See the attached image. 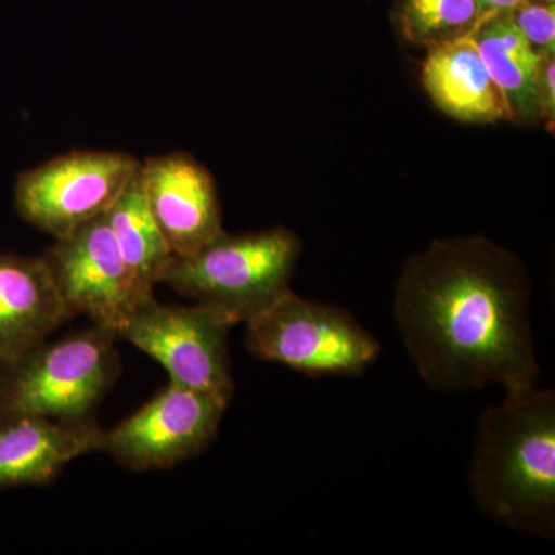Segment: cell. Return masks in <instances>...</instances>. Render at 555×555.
<instances>
[{
    "instance_id": "obj_1",
    "label": "cell",
    "mask_w": 555,
    "mask_h": 555,
    "mask_svg": "<svg viewBox=\"0 0 555 555\" xmlns=\"http://www.w3.org/2000/svg\"><path fill=\"white\" fill-rule=\"evenodd\" d=\"M525 262L485 236L436 240L404 262L393 318L420 377L441 392L540 378Z\"/></svg>"
},
{
    "instance_id": "obj_2",
    "label": "cell",
    "mask_w": 555,
    "mask_h": 555,
    "mask_svg": "<svg viewBox=\"0 0 555 555\" xmlns=\"http://www.w3.org/2000/svg\"><path fill=\"white\" fill-rule=\"evenodd\" d=\"M469 486L481 513L520 534L555 537V392L506 393L478 420Z\"/></svg>"
},
{
    "instance_id": "obj_3",
    "label": "cell",
    "mask_w": 555,
    "mask_h": 555,
    "mask_svg": "<svg viewBox=\"0 0 555 555\" xmlns=\"http://www.w3.org/2000/svg\"><path fill=\"white\" fill-rule=\"evenodd\" d=\"M302 243L286 228L229 235L189 257H173L163 283L201 305L218 309L230 323H247L291 291Z\"/></svg>"
},
{
    "instance_id": "obj_4",
    "label": "cell",
    "mask_w": 555,
    "mask_h": 555,
    "mask_svg": "<svg viewBox=\"0 0 555 555\" xmlns=\"http://www.w3.org/2000/svg\"><path fill=\"white\" fill-rule=\"evenodd\" d=\"M112 328L94 326L36 347L16 366L0 369V422L14 416L90 418L119 372Z\"/></svg>"
},
{
    "instance_id": "obj_5",
    "label": "cell",
    "mask_w": 555,
    "mask_h": 555,
    "mask_svg": "<svg viewBox=\"0 0 555 555\" xmlns=\"http://www.w3.org/2000/svg\"><path fill=\"white\" fill-rule=\"evenodd\" d=\"M251 356L309 375L356 377L382 353L352 313L288 291L246 323Z\"/></svg>"
},
{
    "instance_id": "obj_6",
    "label": "cell",
    "mask_w": 555,
    "mask_h": 555,
    "mask_svg": "<svg viewBox=\"0 0 555 555\" xmlns=\"http://www.w3.org/2000/svg\"><path fill=\"white\" fill-rule=\"evenodd\" d=\"M233 324L211 306L141 299L118 331L169 372L170 383L230 401L235 390L228 337Z\"/></svg>"
},
{
    "instance_id": "obj_7",
    "label": "cell",
    "mask_w": 555,
    "mask_h": 555,
    "mask_svg": "<svg viewBox=\"0 0 555 555\" xmlns=\"http://www.w3.org/2000/svg\"><path fill=\"white\" fill-rule=\"evenodd\" d=\"M141 160L113 150H73L20 173L14 206L54 240L107 214L137 177Z\"/></svg>"
},
{
    "instance_id": "obj_8",
    "label": "cell",
    "mask_w": 555,
    "mask_h": 555,
    "mask_svg": "<svg viewBox=\"0 0 555 555\" xmlns=\"http://www.w3.org/2000/svg\"><path fill=\"white\" fill-rule=\"evenodd\" d=\"M229 404L215 393L170 383L129 418L105 430L102 452L134 473L170 469L208 448Z\"/></svg>"
},
{
    "instance_id": "obj_9",
    "label": "cell",
    "mask_w": 555,
    "mask_h": 555,
    "mask_svg": "<svg viewBox=\"0 0 555 555\" xmlns=\"http://www.w3.org/2000/svg\"><path fill=\"white\" fill-rule=\"evenodd\" d=\"M73 317H89L94 326L118 331L145 294L124 261L107 215L91 219L54 240L42 255Z\"/></svg>"
},
{
    "instance_id": "obj_10",
    "label": "cell",
    "mask_w": 555,
    "mask_h": 555,
    "mask_svg": "<svg viewBox=\"0 0 555 555\" xmlns=\"http://www.w3.org/2000/svg\"><path fill=\"white\" fill-rule=\"evenodd\" d=\"M139 179L173 257L196 254L225 232L214 175L190 153L141 160Z\"/></svg>"
},
{
    "instance_id": "obj_11",
    "label": "cell",
    "mask_w": 555,
    "mask_h": 555,
    "mask_svg": "<svg viewBox=\"0 0 555 555\" xmlns=\"http://www.w3.org/2000/svg\"><path fill=\"white\" fill-rule=\"evenodd\" d=\"M105 430L91 418L14 416L0 422V489L49 485L72 460L102 451Z\"/></svg>"
},
{
    "instance_id": "obj_12",
    "label": "cell",
    "mask_w": 555,
    "mask_h": 555,
    "mask_svg": "<svg viewBox=\"0 0 555 555\" xmlns=\"http://www.w3.org/2000/svg\"><path fill=\"white\" fill-rule=\"evenodd\" d=\"M69 318L42 257L0 251V369L16 366Z\"/></svg>"
},
{
    "instance_id": "obj_13",
    "label": "cell",
    "mask_w": 555,
    "mask_h": 555,
    "mask_svg": "<svg viewBox=\"0 0 555 555\" xmlns=\"http://www.w3.org/2000/svg\"><path fill=\"white\" fill-rule=\"evenodd\" d=\"M423 87L449 118L463 124L506 122L502 94L486 68L473 35L426 50Z\"/></svg>"
},
{
    "instance_id": "obj_14",
    "label": "cell",
    "mask_w": 555,
    "mask_h": 555,
    "mask_svg": "<svg viewBox=\"0 0 555 555\" xmlns=\"http://www.w3.org/2000/svg\"><path fill=\"white\" fill-rule=\"evenodd\" d=\"M489 75L502 94L507 122L525 129L542 124L537 78L543 57L528 46L509 13L488 14L474 31Z\"/></svg>"
},
{
    "instance_id": "obj_15",
    "label": "cell",
    "mask_w": 555,
    "mask_h": 555,
    "mask_svg": "<svg viewBox=\"0 0 555 555\" xmlns=\"http://www.w3.org/2000/svg\"><path fill=\"white\" fill-rule=\"evenodd\" d=\"M105 215L138 286L153 294L156 284L163 283L173 254L150 211L139 171Z\"/></svg>"
},
{
    "instance_id": "obj_16",
    "label": "cell",
    "mask_w": 555,
    "mask_h": 555,
    "mask_svg": "<svg viewBox=\"0 0 555 555\" xmlns=\"http://www.w3.org/2000/svg\"><path fill=\"white\" fill-rule=\"evenodd\" d=\"M486 16L478 0H397L392 11L400 38L425 50L473 35Z\"/></svg>"
},
{
    "instance_id": "obj_17",
    "label": "cell",
    "mask_w": 555,
    "mask_h": 555,
    "mask_svg": "<svg viewBox=\"0 0 555 555\" xmlns=\"http://www.w3.org/2000/svg\"><path fill=\"white\" fill-rule=\"evenodd\" d=\"M514 24L540 56H555V3L525 0L511 11Z\"/></svg>"
},
{
    "instance_id": "obj_18",
    "label": "cell",
    "mask_w": 555,
    "mask_h": 555,
    "mask_svg": "<svg viewBox=\"0 0 555 555\" xmlns=\"http://www.w3.org/2000/svg\"><path fill=\"white\" fill-rule=\"evenodd\" d=\"M537 96H539L540 115L547 130L555 124V56H545L540 62L537 78Z\"/></svg>"
},
{
    "instance_id": "obj_19",
    "label": "cell",
    "mask_w": 555,
    "mask_h": 555,
    "mask_svg": "<svg viewBox=\"0 0 555 555\" xmlns=\"http://www.w3.org/2000/svg\"><path fill=\"white\" fill-rule=\"evenodd\" d=\"M488 14L511 13L520 7L525 0H478Z\"/></svg>"
},
{
    "instance_id": "obj_20",
    "label": "cell",
    "mask_w": 555,
    "mask_h": 555,
    "mask_svg": "<svg viewBox=\"0 0 555 555\" xmlns=\"http://www.w3.org/2000/svg\"><path fill=\"white\" fill-rule=\"evenodd\" d=\"M534 2L555 3V0H534Z\"/></svg>"
},
{
    "instance_id": "obj_21",
    "label": "cell",
    "mask_w": 555,
    "mask_h": 555,
    "mask_svg": "<svg viewBox=\"0 0 555 555\" xmlns=\"http://www.w3.org/2000/svg\"><path fill=\"white\" fill-rule=\"evenodd\" d=\"M0 400H2V375H0Z\"/></svg>"
}]
</instances>
